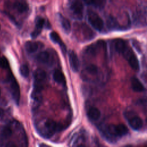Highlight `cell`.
<instances>
[{
	"mask_svg": "<svg viewBox=\"0 0 147 147\" xmlns=\"http://www.w3.org/2000/svg\"><path fill=\"white\" fill-rule=\"evenodd\" d=\"M59 128V125L52 119H46L37 126L38 134L45 138H51Z\"/></svg>",
	"mask_w": 147,
	"mask_h": 147,
	"instance_id": "1",
	"label": "cell"
},
{
	"mask_svg": "<svg viewBox=\"0 0 147 147\" xmlns=\"http://www.w3.org/2000/svg\"><path fill=\"white\" fill-rule=\"evenodd\" d=\"M107 131L113 136L121 137L128 133V129L123 124H118L117 125H110L107 127Z\"/></svg>",
	"mask_w": 147,
	"mask_h": 147,
	"instance_id": "2",
	"label": "cell"
},
{
	"mask_svg": "<svg viewBox=\"0 0 147 147\" xmlns=\"http://www.w3.org/2000/svg\"><path fill=\"white\" fill-rule=\"evenodd\" d=\"M88 21L91 26L98 31L102 30L103 28V21L102 19L95 12H88Z\"/></svg>",
	"mask_w": 147,
	"mask_h": 147,
	"instance_id": "3",
	"label": "cell"
},
{
	"mask_svg": "<svg viewBox=\"0 0 147 147\" xmlns=\"http://www.w3.org/2000/svg\"><path fill=\"white\" fill-rule=\"evenodd\" d=\"M70 10L75 18L78 20L82 18L83 6L81 2L78 0L74 1L70 6Z\"/></svg>",
	"mask_w": 147,
	"mask_h": 147,
	"instance_id": "4",
	"label": "cell"
},
{
	"mask_svg": "<svg viewBox=\"0 0 147 147\" xmlns=\"http://www.w3.org/2000/svg\"><path fill=\"white\" fill-rule=\"evenodd\" d=\"M10 92L12 95L13 99L15 101L16 103L18 105L20 98V90L19 86L17 81L13 79L10 82Z\"/></svg>",
	"mask_w": 147,
	"mask_h": 147,
	"instance_id": "5",
	"label": "cell"
},
{
	"mask_svg": "<svg viewBox=\"0 0 147 147\" xmlns=\"http://www.w3.org/2000/svg\"><path fill=\"white\" fill-rule=\"evenodd\" d=\"M68 57L70 67L72 70L75 72H77L79 68V60L76 54L74 51H70L68 53Z\"/></svg>",
	"mask_w": 147,
	"mask_h": 147,
	"instance_id": "6",
	"label": "cell"
},
{
	"mask_svg": "<svg viewBox=\"0 0 147 147\" xmlns=\"http://www.w3.org/2000/svg\"><path fill=\"white\" fill-rule=\"evenodd\" d=\"M45 25V20L41 17H38L36 20V26L34 30L31 33L32 38H36L40 33Z\"/></svg>",
	"mask_w": 147,
	"mask_h": 147,
	"instance_id": "7",
	"label": "cell"
},
{
	"mask_svg": "<svg viewBox=\"0 0 147 147\" xmlns=\"http://www.w3.org/2000/svg\"><path fill=\"white\" fill-rule=\"evenodd\" d=\"M34 84L41 85V83L44 82L47 77V74L45 71L42 69H37L34 72Z\"/></svg>",
	"mask_w": 147,
	"mask_h": 147,
	"instance_id": "8",
	"label": "cell"
},
{
	"mask_svg": "<svg viewBox=\"0 0 147 147\" xmlns=\"http://www.w3.org/2000/svg\"><path fill=\"white\" fill-rule=\"evenodd\" d=\"M49 37L52 42L56 44H58L60 45L62 52L64 53V55H65L66 52V47L63 43V41L61 40L59 35L55 32H52L49 34Z\"/></svg>",
	"mask_w": 147,
	"mask_h": 147,
	"instance_id": "9",
	"label": "cell"
},
{
	"mask_svg": "<svg viewBox=\"0 0 147 147\" xmlns=\"http://www.w3.org/2000/svg\"><path fill=\"white\" fill-rule=\"evenodd\" d=\"M59 20L60 24L65 33H69L71 30V24L68 20L65 18L63 16L59 14Z\"/></svg>",
	"mask_w": 147,
	"mask_h": 147,
	"instance_id": "10",
	"label": "cell"
},
{
	"mask_svg": "<svg viewBox=\"0 0 147 147\" xmlns=\"http://www.w3.org/2000/svg\"><path fill=\"white\" fill-rule=\"evenodd\" d=\"M129 125L131 128L134 130H138L141 129L142 126V119L137 116L131 118L129 121Z\"/></svg>",
	"mask_w": 147,
	"mask_h": 147,
	"instance_id": "11",
	"label": "cell"
},
{
	"mask_svg": "<svg viewBox=\"0 0 147 147\" xmlns=\"http://www.w3.org/2000/svg\"><path fill=\"white\" fill-rule=\"evenodd\" d=\"M88 118L92 120H98L100 117V111L99 110L95 107H92L89 109L87 112Z\"/></svg>",
	"mask_w": 147,
	"mask_h": 147,
	"instance_id": "12",
	"label": "cell"
},
{
	"mask_svg": "<svg viewBox=\"0 0 147 147\" xmlns=\"http://www.w3.org/2000/svg\"><path fill=\"white\" fill-rule=\"evenodd\" d=\"M130 66L134 70L139 69V63L136 56L133 52L127 59Z\"/></svg>",
	"mask_w": 147,
	"mask_h": 147,
	"instance_id": "13",
	"label": "cell"
},
{
	"mask_svg": "<svg viewBox=\"0 0 147 147\" xmlns=\"http://www.w3.org/2000/svg\"><path fill=\"white\" fill-rule=\"evenodd\" d=\"M39 47V44L35 41H28L25 44V48L29 53L35 52Z\"/></svg>",
	"mask_w": 147,
	"mask_h": 147,
	"instance_id": "14",
	"label": "cell"
},
{
	"mask_svg": "<svg viewBox=\"0 0 147 147\" xmlns=\"http://www.w3.org/2000/svg\"><path fill=\"white\" fill-rule=\"evenodd\" d=\"M53 78L55 81L60 84H65V79L63 73L59 69L55 70L53 74Z\"/></svg>",
	"mask_w": 147,
	"mask_h": 147,
	"instance_id": "15",
	"label": "cell"
},
{
	"mask_svg": "<svg viewBox=\"0 0 147 147\" xmlns=\"http://www.w3.org/2000/svg\"><path fill=\"white\" fill-rule=\"evenodd\" d=\"M37 60L41 63H48L50 59V55L47 51H42L40 52L36 56Z\"/></svg>",
	"mask_w": 147,
	"mask_h": 147,
	"instance_id": "16",
	"label": "cell"
},
{
	"mask_svg": "<svg viewBox=\"0 0 147 147\" xmlns=\"http://www.w3.org/2000/svg\"><path fill=\"white\" fill-rule=\"evenodd\" d=\"M131 84L133 90L136 92H141L144 91V87L141 82L136 78H133L131 80Z\"/></svg>",
	"mask_w": 147,
	"mask_h": 147,
	"instance_id": "17",
	"label": "cell"
},
{
	"mask_svg": "<svg viewBox=\"0 0 147 147\" xmlns=\"http://www.w3.org/2000/svg\"><path fill=\"white\" fill-rule=\"evenodd\" d=\"M127 47V46L123 40L121 39L116 40L115 42V49L118 53H122Z\"/></svg>",
	"mask_w": 147,
	"mask_h": 147,
	"instance_id": "18",
	"label": "cell"
},
{
	"mask_svg": "<svg viewBox=\"0 0 147 147\" xmlns=\"http://www.w3.org/2000/svg\"><path fill=\"white\" fill-rule=\"evenodd\" d=\"M12 134L11 128L9 126H4L1 131V136L3 139H7L9 138Z\"/></svg>",
	"mask_w": 147,
	"mask_h": 147,
	"instance_id": "19",
	"label": "cell"
},
{
	"mask_svg": "<svg viewBox=\"0 0 147 147\" xmlns=\"http://www.w3.org/2000/svg\"><path fill=\"white\" fill-rule=\"evenodd\" d=\"M14 7L18 12L21 13L25 12L28 10V5L24 2H16L14 4Z\"/></svg>",
	"mask_w": 147,
	"mask_h": 147,
	"instance_id": "20",
	"label": "cell"
},
{
	"mask_svg": "<svg viewBox=\"0 0 147 147\" xmlns=\"http://www.w3.org/2000/svg\"><path fill=\"white\" fill-rule=\"evenodd\" d=\"M20 73L22 76L24 78H26L29 76V69L28 67L25 65L23 64L20 67Z\"/></svg>",
	"mask_w": 147,
	"mask_h": 147,
	"instance_id": "21",
	"label": "cell"
},
{
	"mask_svg": "<svg viewBox=\"0 0 147 147\" xmlns=\"http://www.w3.org/2000/svg\"><path fill=\"white\" fill-rule=\"evenodd\" d=\"M86 70L87 72L91 75H95L97 74L98 69V67L94 64H90L86 68Z\"/></svg>",
	"mask_w": 147,
	"mask_h": 147,
	"instance_id": "22",
	"label": "cell"
},
{
	"mask_svg": "<svg viewBox=\"0 0 147 147\" xmlns=\"http://www.w3.org/2000/svg\"><path fill=\"white\" fill-rule=\"evenodd\" d=\"M9 67V62L7 59L3 56L0 58V67L2 68H6Z\"/></svg>",
	"mask_w": 147,
	"mask_h": 147,
	"instance_id": "23",
	"label": "cell"
},
{
	"mask_svg": "<svg viewBox=\"0 0 147 147\" xmlns=\"http://www.w3.org/2000/svg\"><path fill=\"white\" fill-rule=\"evenodd\" d=\"M107 25L110 28H115L117 26V22L115 20L114 18L110 17L107 21Z\"/></svg>",
	"mask_w": 147,
	"mask_h": 147,
	"instance_id": "24",
	"label": "cell"
},
{
	"mask_svg": "<svg viewBox=\"0 0 147 147\" xmlns=\"http://www.w3.org/2000/svg\"><path fill=\"white\" fill-rule=\"evenodd\" d=\"M83 1L86 3L87 5H94L95 0H83Z\"/></svg>",
	"mask_w": 147,
	"mask_h": 147,
	"instance_id": "25",
	"label": "cell"
},
{
	"mask_svg": "<svg viewBox=\"0 0 147 147\" xmlns=\"http://www.w3.org/2000/svg\"><path fill=\"white\" fill-rule=\"evenodd\" d=\"M4 115H5V111L3 110V109L0 107V120L2 119Z\"/></svg>",
	"mask_w": 147,
	"mask_h": 147,
	"instance_id": "26",
	"label": "cell"
},
{
	"mask_svg": "<svg viewBox=\"0 0 147 147\" xmlns=\"http://www.w3.org/2000/svg\"><path fill=\"white\" fill-rule=\"evenodd\" d=\"M0 95H1V90H0Z\"/></svg>",
	"mask_w": 147,
	"mask_h": 147,
	"instance_id": "27",
	"label": "cell"
},
{
	"mask_svg": "<svg viewBox=\"0 0 147 147\" xmlns=\"http://www.w3.org/2000/svg\"><path fill=\"white\" fill-rule=\"evenodd\" d=\"M0 29H1V26H0Z\"/></svg>",
	"mask_w": 147,
	"mask_h": 147,
	"instance_id": "28",
	"label": "cell"
}]
</instances>
